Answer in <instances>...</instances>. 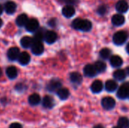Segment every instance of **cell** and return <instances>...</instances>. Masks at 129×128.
Segmentation results:
<instances>
[{
	"instance_id": "1",
	"label": "cell",
	"mask_w": 129,
	"mask_h": 128,
	"mask_svg": "<svg viewBox=\"0 0 129 128\" xmlns=\"http://www.w3.org/2000/svg\"><path fill=\"white\" fill-rule=\"evenodd\" d=\"M72 26L75 29L82 30L84 32H88L92 28V24L88 20H83L80 18L75 19L72 23Z\"/></svg>"
},
{
	"instance_id": "2",
	"label": "cell",
	"mask_w": 129,
	"mask_h": 128,
	"mask_svg": "<svg viewBox=\"0 0 129 128\" xmlns=\"http://www.w3.org/2000/svg\"><path fill=\"white\" fill-rule=\"evenodd\" d=\"M128 38V34L125 31H118L116 32L113 37V42L117 45H123L125 41Z\"/></svg>"
},
{
	"instance_id": "3",
	"label": "cell",
	"mask_w": 129,
	"mask_h": 128,
	"mask_svg": "<svg viewBox=\"0 0 129 128\" xmlns=\"http://www.w3.org/2000/svg\"><path fill=\"white\" fill-rule=\"evenodd\" d=\"M117 97L119 99H126L129 97V82L123 83L117 91Z\"/></svg>"
},
{
	"instance_id": "4",
	"label": "cell",
	"mask_w": 129,
	"mask_h": 128,
	"mask_svg": "<svg viewBox=\"0 0 129 128\" xmlns=\"http://www.w3.org/2000/svg\"><path fill=\"white\" fill-rule=\"evenodd\" d=\"M101 104H102V106L104 109L110 110L115 107L116 100L111 97H105L102 99Z\"/></svg>"
},
{
	"instance_id": "5",
	"label": "cell",
	"mask_w": 129,
	"mask_h": 128,
	"mask_svg": "<svg viewBox=\"0 0 129 128\" xmlns=\"http://www.w3.org/2000/svg\"><path fill=\"white\" fill-rule=\"evenodd\" d=\"M39 26V21L35 18H32V19H29L28 20V22L26 23L25 27H26V29L28 32H35V31L38 30Z\"/></svg>"
},
{
	"instance_id": "6",
	"label": "cell",
	"mask_w": 129,
	"mask_h": 128,
	"mask_svg": "<svg viewBox=\"0 0 129 128\" xmlns=\"http://www.w3.org/2000/svg\"><path fill=\"white\" fill-rule=\"evenodd\" d=\"M20 50L17 47H12L11 48L8 49V52H7V56H8V58L11 60V61H14V60H18V57L20 56Z\"/></svg>"
},
{
	"instance_id": "7",
	"label": "cell",
	"mask_w": 129,
	"mask_h": 128,
	"mask_svg": "<svg viewBox=\"0 0 129 128\" xmlns=\"http://www.w3.org/2000/svg\"><path fill=\"white\" fill-rule=\"evenodd\" d=\"M32 52L36 55H40L44 51V45L42 43V41H34L33 45L31 46Z\"/></svg>"
},
{
	"instance_id": "8",
	"label": "cell",
	"mask_w": 129,
	"mask_h": 128,
	"mask_svg": "<svg viewBox=\"0 0 129 128\" xmlns=\"http://www.w3.org/2000/svg\"><path fill=\"white\" fill-rule=\"evenodd\" d=\"M44 38L48 44H53L54 42L56 41V40L57 38V35L55 32L48 30V31L45 32Z\"/></svg>"
},
{
	"instance_id": "9",
	"label": "cell",
	"mask_w": 129,
	"mask_h": 128,
	"mask_svg": "<svg viewBox=\"0 0 129 128\" xmlns=\"http://www.w3.org/2000/svg\"><path fill=\"white\" fill-rule=\"evenodd\" d=\"M84 74L85 75L88 76V77H94L97 75L98 72L94 67V65L92 64H88L84 67Z\"/></svg>"
},
{
	"instance_id": "10",
	"label": "cell",
	"mask_w": 129,
	"mask_h": 128,
	"mask_svg": "<svg viewBox=\"0 0 129 128\" xmlns=\"http://www.w3.org/2000/svg\"><path fill=\"white\" fill-rule=\"evenodd\" d=\"M75 13H76L75 8L70 5L64 6L62 9V14L66 17H71L75 14Z\"/></svg>"
},
{
	"instance_id": "11",
	"label": "cell",
	"mask_w": 129,
	"mask_h": 128,
	"mask_svg": "<svg viewBox=\"0 0 129 128\" xmlns=\"http://www.w3.org/2000/svg\"><path fill=\"white\" fill-rule=\"evenodd\" d=\"M104 88V84L100 80H95L91 85V90L93 93L98 94L100 93Z\"/></svg>"
},
{
	"instance_id": "12",
	"label": "cell",
	"mask_w": 129,
	"mask_h": 128,
	"mask_svg": "<svg viewBox=\"0 0 129 128\" xmlns=\"http://www.w3.org/2000/svg\"><path fill=\"white\" fill-rule=\"evenodd\" d=\"M125 21V17L120 14H114L112 17V23L113 25L115 26H122V24H124Z\"/></svg>"
},
{
	"instance_id": "13",
	"label": "cell",
	"mask_w": 129,
	"mask_h": 128,
	"mask_svg": "<svg viewBox=\"0 0 129 128\" xmlns=\"http://www.w3.org/2000/svg\"><path fill=\"white\" fill-rule=\"evenodd\" d=\"M110 65L112 66L117 68V67H120L122 65L123 60H122L121 57H119L118 55H113L110 57Z\"/></svg>"
},
{
	"instance_id": "14",
	"label": "cell",
	"mask_w": 129,
	"mask_h": 128,
	"mask_svg": "<svg viewBox=\"0 0 129 128\" xmlns=\"http://www.w3.org/2000/svg\"><path fill=\"white\" fill-rule=\"evenodd\" d=\"M116 10L120 13H125L128 10V4L124 0H119L116 5Z\"/></svg>"
},
{
	"instance_id": "15",
	"label": "cell",
	"mask_w": 129,
	"mask_h": 128,
	"mask_svg": "<svg viewBox=\"0 0 129 128\" xmlns=\"http://www.w3.org/2000/svg\"><path fill=\"white\" fill-rule=\"evenodd\" d=\"M16 8H17V5H16L15 2H14L12 1L7 2L5 4V11L8 14H14L16 11Z\"/></svg>"
},
{
	"instance_id": "16",
	"label": "cell",
	"mask_w": 129,
	"mask_h": 128,
	"mask_svg": "<svg viewBox=\"0 0 129 128\" xmlns=\"http://www.w3.org/2000/svg\"><path fill=\"white\" fill-rule=\"evenodd\" d=\"M18 61L19 63L21 64V65H27L29 61H30V56L29 54L26 52V51H23L22 53L20 54V56L18 57Z\"/></svg>"
},
{
	"instance_id": "17",
	"label": "cell",
	"mask_w": 129,
	"mask_h": 128,
	"mask_svg": "<svg viewBox=\"0 0 129 128\" xmlns=\"http://www.w3.org/2000/svg\"><path fill=\"white\" fill-rule=\"evenodd\" d=\"M118 88V84L114 80H107L105 83V89L108 92H113Z\"/></svg>"
},
{
	"instance_id": "18",
	"label": "cell",
	"mask_w": 129,
	"mask_h": 128,
	"mask_svg": "<svg viewBox=\"0 0 129 128\" xmlns=\"http://www.w3.org/2000/svg\"><path fill=\"white\" fill-rule=\"evenodd\" d=\"M33 42H34L33 38L29 36H24L20 40V45L24 48H28L29 47L31 48Z\"/></svg>"
},
{
	"instance_id": "19",
	"label": "cell",
	"mask_w": 129,
	"mask_h": 128,
	"mask_svg": "<svg viewBox=\"0 0 129 128\" xmlns=\"http://www.w3.org/2000/svg\"><path fill=\"white\" fill-rule=\"evenodd\" d=\"M54 105V99L50 96H45L42 100V106L46 109H51Z\"/></svg>"
},
{
	"instance_id": "20",
	"label": "cell",
	"mask_w": 129,
	"mask_h": 128,
	"mask_svg": "<svg viewBox=\"0 0 129 128\" xmlns=\"http://www.w3.org/2000/svg\"><path fill=\"white\" fill-rule=\"evenodd\" d=\"M70 79L73 83L76 84H79L82 81V77L80 73H79L77 72H73L70 73Z\"/></svg>"
},
{
	"instance_id": "21",
	"label": "cell",
	"mask_w": 129,
	"mask_h": 128,
	"mask_svg": "<svg viewBox=\"0 0 129 128\" xmlns=\"http://www.w3.org/2000/svg\"><path fill=\"white\" fill-rule=\"evenodd\" d=\"M61 87V83L58 80H52L48 85V89L50 91H57Z\"/></svg>"
},
{
	"instance_id": "22",
	"label": "cell",
	"mask_w": 129,
	"mask_h": 128,
	"mask_svg": "<svg viewBox=\"0 0 129 128\" xmlns=\"http://www.w3.org/2000/svg\"><path fill=\"white\" fill-rule=\"evenodd\" d=\"M28 20H28L27 15L25 14H21L17 17L16 23H17V25L18 26H26Z\"/></svg>"
},
{
	"instance_id": "23",
	"label": "cell",
	"mask_w": 129,
	"mask_h": 128,
	"mask_svg": "<svg viewBox=\"0 0 129 128\" xmlns=\"http://www.w3.org/2000/svg\"><path fill=\"white\" fill-rule=\"evenodd\" d=\"M57 94L58 96V97L60 100H67L69 96H70V91L67 88H60L57 91Z\"/></svg>"
},
{
	"instance_id": "24",
	"label": "cell",
	"mask_w": 129,
	"mask_h": 128,
	"mask_svg": "<svg viewBox=\"0 0 129 128\" xmlns=\"http://www.w3.org/2000/svg\"><path fill=\"white\" fill-rule=\"evenodd\" d=\"M6 75L10 79H14L17 76V70L16 67L11 66H8L6 69Z\"/></svg>"
},
{
	"instance_id": "25",
	"label": "cell",
	"mask_w": 129,
	"mask_h": 128,
	"mask_svg": "<svg viewBox=\"0 0 129 128\" xmlns=\"http://www.w3.org/2000/svg\"><path fill=\"white\" fill-rule=\"evenodd\" d=\"M28 101L29 103L32 106H36L38 105L40 101H41V97L38 94H31L29 98H28Z\"/></svg>"
},
{
	"instance_id": "26",
	"label": "cell",
	"mask_w": 129,
	"mask_h": 128,
	"mask_svg": "<svg viewBox=\"0 0 129 128\" xmlns=\"http://www.w3.org/2000/svg\"><path fill=\"white\" fill-rule=\"evenodd\" d=\"M113 77L117 81H123L126 78V72L123 69H117L114 72Z\"/></svg>"
},
{
	"instance_id": "27",
	"label": "cell",
	"mask_w": 129,
	"mask_h": 128,
	"mask_svg": "<svg viewBox=\"0 0 129 128\" xmlns=\"http://www.w3.org/2000/svg\"><path fill=\"white\" fill-rule=\"evenodd\" d=\"M94 66L97 72H99V73L104 72L106 70V69H107V65L104 61H97L94 63Z\"/></svg>"
},
{
	"instance_id": "28",
	"label": "cell",
	"mask_w": 129,
	"mask_h": 128,
	"mask_svg": "<svg viewBox=\"0 0 129 128\" xmlns=\"http://www.w3.org/2000/svg\"><path fill=\"white\" fill-rule=\"evenodd\" d=\"M118 125L121 128L129 127V119L126 117H122L119 119Z\"/></svg>"
},
{
	"instance_id": "29",
	"label": "cell",
	"mask_w": 129,
	"mask_h": 128,
	"mask_svg": "<svg viewBox=\"0 0 129 128\" xmlns=\"http://www.w3.org/2000/svg\"><path fill=\"white\" fill-rule=\"evenodd\" d=\"M110 54H111V51L109 48H103L102 50H101L100 51V57L104 59V60H107L110 57Z\"/></svg>"
},
{
	"instance_id": "30",
	"label": "cell",
	"mask_w": 129,
	"mask_h": 128,
	"mask_svg": "<svg viewBox=\"0 0 129 128\" xmlns=\"http://www.w3.org/2000/svg\"><path fill=\"white\" fill-rule=\"evenodd\" d=\"M45 32H43V31L42 29L36 31V34L34 35L33 40L34 41H42V39L45 38Z\"/></svg>"
},
{
	"instance_id": "31",
	"label": "cell",
	"mask_w": 129,
	"mask_h": 128,
	"mask_svg": "<svg viewBox=\"0 0 129 128\" xmlns=\"http://www.w3.org/2000/svg\"><path fill=\"white\" fill-rule=\"evenodd\" d=\"M107 6H105V5H101L98 9V13L101 15L105 14L107 13Z\"/></svg>"
},
{
	"instance_id": "32",
	"label": "cell",
	"mask_w": 129,
	"mask_h": 128,
	"mask_svg": "<svg viewBox=\"0 0 129 128\" xmlns=\"http://www.w3.org/2000/svg\"><path fill=\"white\" fill-rule=\"evenodd\" d=\"M10 128H23L22 125L19 123H12L10 125Z\"/></svg>"
},
{
	"instance_id": "33",
	"label": "cell",
	"mask_w": 129,
	"mask_h": 128,
	"mask_svg": "<svg viewBox=\"0 0 129 128\" xmlns=\"http://www.w3.org/2000/svg\"><path fill=\"white\" fill-rule=\"evenodd\" d=\"M48 24L51 26H54L56 25V20L55 19H51L49 20L48 22Z\"/></svg>"
},
{
	"instance_id": "34",
	"label": "cell",
	"mask_w": 129,
	"mask_h": 128,
	"mask_svg": "<svg viewBox=\"0 0 129 128\" xmlns=\"http://www.w3.org/2000/svg\"><path fill=\"white\" fill-rule=\"evenodd\" d=\"M61 1L65 2L67 4H74L76 2V0H61Z\"/></svg>"
},
{
	"instance_id": "35",
	"label": "cell",
	"mask_w": 129,
	"mask_h": 128,
	"mask_svg": "<svg viewBox=\"0 0 129 128\" xmlns=\"http://www.w3.org/2000/svg\"><path fill=\"white\" fill-rule=\"evenodd\" d=\"M93 128H104V126H102V125H101V124H98V125L94 126Z\"/></svg>"
},
{
	"instance_id": "36",
	"label": "cell",
	"mask_w": 129,
	"mask_h": 128,
	"mask_svg": "<svg viewBox=\"0 0 129 128\" xmlns=\"http://www.w3.org/2000/svg\"><path fill=\"white\" fill-rule=\"evenodd\" d=\"M2 11H3V8H2V6L0 5V14L2 13Z\"/></svg>"
},
{
	"instance_id": "37",
	"label": "cell",
	"mask_w": 129,
	"mask_h": 128,
	"mask_svg": "<svg viewBox=\"0 0 129 128\" xmlns=\"http://www.w3.org/2000/svg\"><path fill=\"white\" fill-rule=\"evenodd\" d=\"M126 50H127V52L129 54V43L127 45V47H126Z\"/></svg>"
},
{
	"instance_id": "38",
	"label": "cell",
	"mask_w": 129,
	"mask_h": 128,
	"mask_svg": "<svg viewBox=\"0 0 129 128\" xmlns=\"http://www.w3.org/2000/svg\"><path fill=\"white\" fill-rule=\"evenodd\" d=\"M2 23H2V20L0 18V28H1V27H2Z\"/></svg>"
},
{
	"instance_id": "39",
	"label": "cell",
	"mask_w": 129,
	"mask_h": 128,
	"mask_svg": "<svg viewBox=\"0 0 129 128\" xmlns=\"http://www.w3.org/2000/svg\"><path fill=\"white\" fill-rule=\"evenodd\" d=\"M2 69L0 68V78L2 77Z\"/></svg>"
},
{
	"instance_id": "40",
	"label": "cell",
	"mask_w": 129,
	"mask_h": 128,
	"mask_svg": "<svg viewBox=\"0 0 129 128\" xmlns=\"http://www.w3.org/2000/svg\"><path fill=\"white\" fill-rule=\"evenodd\" d=\"M127 72H128V74L129 75V66L127 68Z\"/></svg>"
},
{
	"instance_id": "41",
	"label": "cell",
	"mask_w": 129,
	"mask_h": 128,
	"mask_svg": "<svg viewBox=\"0 0 129 128\" xmlns=\"http://www.w3.org/2000/svg\"><path fill=\"white\" fill-rule=\"evenodd\" d=\"M113 128H121L120 127H119V126H116V127H114Z\"/></svg>"
}]
</instances>
